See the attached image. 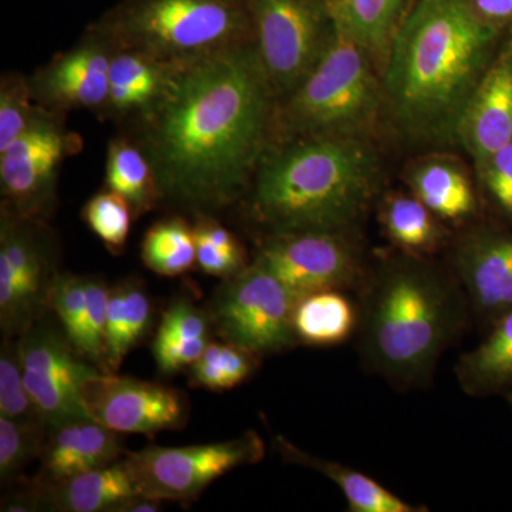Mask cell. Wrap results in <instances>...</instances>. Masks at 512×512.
Here are the masks:
<instances>
[{"instance_id":"cell-1","label":"cell","mask_w":512,"mask_h":512,"mask_svg":"<svg viewBox=\"0 0 512 512\" xmlns=\"http://www.w3.org/2000/svg\"><path fill=\"white\" fill-rule=\"evenodd\" d=\"M275 109L254 43L174 66L143 117L161 197L198 211L238 200L271 146Z\"/></svg>"},{"instance_id":"cell-2","label":"cell","mask_w":512,"mask_h":512,"mask_svg":"<svg viewBox=\"0 0 512 512\" xmlns=\"http://www.w3.org/2000/svg\"><path fill=\"white\" fill-rule=\"evenodd\" d=\"M510 30L478 18L467 0H416L382 70L384 109L400 133L424 146L458 144L468 104Z\"/></svg>"},{"instance_id":"cell-3","label":"cell","mask_w":512,"mask_h":512,"mask_svg":"<svg viewBox=\"0 0 512 512\" xmlns=\"http://www.w3.org/2000/svg\"><path fill=\"white\" fill-rule=\"evenodd\" d=\"M357 289L356 332L363 363L402 389L429 384L441 356L471 316L453 271L399 249L366 271Z\"/></svg>"},{"instance_id":"cell-4","label":"cell","mask_w":512,"mask_h":512,"mask_svg":"<svg viewBox=\"0 0 512 512\" xmlns=\"http://www.w3.org/2000/svg\"><path fill=\"white\" fill-rule=\"evenodd\" d=\"M252 181V214L271 234L352 232L379 194V158L366 138H295L272 143Z\"/></svg>"},{"instance_id":"cell-5","label":"cell","mask_w":512,"mask_h":512,"mask_svg":"<svg viewBox=\"0 0 512 512\" xmlns=\"http://www.w3.org/2000/svg\"><path fill=\"white\" fill-rule=\"evenodd\" d=\"M379 73L369 53L338 29L313 72L276 103L272 143L306 137L366 138L384 109Z\"/></svg>"},{"instance_id":"cell-6","label":"cell","mask_w":512,"mask_h":512,"mask_svg":"<svg viewBox=\"0 0 512 512\" xmlns=\"http://www.w3.org/2000/svg\"><path fill=\"white\" fill-rule=\"evenodd\" d=\"M97 28L171 67L254 43L248 0H123Z\"/></svg>"},{"instance_id":"cell-7","label":"cell","mask_w":512,"mask_h":512,"mask_svg":"<svg viewBox=\"0 0 512 512\" xmlns=\"http://www.w3.org/2000/svg\"><path fill=\"white\" fill-rule=\"evenodd\" d=\"M254 46L276 103L318 66L338 36L328 6L320 0H248Z\"/></svg>"},{"instance_id":"cell-8","label":"cell","mask_w":512,"mask_h":512,"mask_svg":"<svg viewBox=\"0 0 512 512\" xmlns=\"http://www.w3.org/2000/svg\"><path fill=\"white\" fill-rule=\"evenodd\" d=\"M299 299L264 266L252 262L225 279L212 299L210 320L225 342L254 355L295 348L293 313Z\"/></svg>"},{"instance_id":"cell-9","label":"cell","mask_w":512,"mask_h":512,"mask_svg":"<svg viewBox=\"0 0 512 512\" xmlns=\"http://www.w3.org/2000/svg\"><path fill=\"white\" fill-rule=\"evenodd\" d=\"M52 248L39 220L2 207L0 221V329L18 339L50 311L57 281Z\"/></svg>"},{"instance_id":"cell-10","label":"cell","mask_w":512,"mask_h":512,"mask_svg":"<svg viewBox=\"0 0 512 512\" xmlns=\"http://www.w3.org/2000/svg\"><path fill=\"white\" fill-rule=\"evenodd\" d=\"M265 443L255 431L237 439L197 446H150L128 451L126 460L141 494L160 501H191L229 471L256 464Z\"/></svg>"},{"instance_id":"cell-11","label":"cell","mask_w":512,"mask_h":512,"mask_svg":"<svg viewBox=\"0 0 512 512\" xmlns=\"http://www.w3.org/2000/svg\"><path fill=\"white\" fill-rule=\"evenodd\" d=\"M254 262L274 274L298 299L320 291L357 289L366 274L350 232L271 234Z\"/></svg>"},{"instance_id":"cell-12","label":"cell","mask_w":512,"mask_h":512,"mask_svg":"<svg viewBox=\"0 0 512 512\" xmlns=\"http://www.w3.org/2000/svg\"><path fill=\"white\" fill-rule=\"evenodd\" d=\"M18 343L26 386L49 427L90 419L80 389L100 370L76 352L64 330L43 316Z\"/></svg>"},{"instance_id":"cell-13","label":"cell","mask_w":512,"mask_h":512,"mask_svg":"<svg viewBox=\"0 0 512 512\" xmlns=\"http://www.w3.org/2000/svg\"><path fill=\"white\" fill-rule=\"evenodd\" d=\"M77 141L64 131L52 111L40 117L0 153L3 205L33 220L49 212L60 165L73 153Z\"/></svg>"},{"instance_id":"cell-14","label":"cell","mask_w":512,"mask_h":512,"mask_svg":"<svg viewBox=\"0 0 512 512\" xmlns=\"http://www.w3.org/2000/svg\"><path fill=\"white\" fill-rule=\"evenodd\" d=\"M80 394L90 419L119 434L154 436L187 421L184 394L164 384L99 372L82 384Z\"/></svg>"},{"instance_id":"cell-15","label":"cell","mask_w":512,"mask_h":512,"mask_svg":"<svg viewBox=\"0 0 512 512\" xmlns=\"http://www.w3.org/2000/svg\"><path fill=\"white\" fill-rule=\"evenodd\" d=\"M451 271L487 332L512 309V228L497 221L471 225L454 244Z\"/></svg>"},{"instance_id":"cell-16","label":"cell","mask_w":512,"mask_h":512,"mask_svg":"<svg viewBox=\"0 0 512 512\" xmlns=\"http://www.w3.org/2000/svg\"><path fill=\"white\" fill-rule=\"evenodd\" d=\"M114 47L113 40L96 26L83 43L36 74L30 83L36 99L56 110L106 107Z\"/></svg>"},{"instance_id":"cell-17","label":"cell","mask_w":512,"mask_h":512,"mask_svg":"<svg viewBox=\"0 0 512 512\" xmlns=\"http://www.w3.org/2000/svg\"><path fill=\"white\" fill-rule=\"evenodd\" d=\"M512 143V29L505 37L480 86L468 104L460 128L461 144L476 170L498 150Z\"/></svg>"},{"instance_id":"cell-18","label":"cell","mask_w":512,"mask_h":512,"mask_svg":"<svg viewBox=\"0 0 512 512\" xmlns=\"http://www.w3.org/2000/svg\"><path fill=\"white\" fill-rule=\"evenodd\" d=\"M119 433L93 419L70 421L49 427L43 447L42 470L35 478L39 485L59 483L94 468L123 458Z\"/></svg>"},{"instance_id":"cell-19","label":"cell","mask_w":512,"mask_h":512,"mask_svg":"<svg viewBox=\"0 0 512 512\" xmlns=\"http://www.w3.org/2000/svg\"><path fill=\"white\" fill-rule=\"evenodd\" d=\"M39 487L43 510L57 512H114L124 501L141 494L126 457Z\"/></svg>"},{"instance_id":"cell-20","label":"cell","mask_w":512,"mask_h":512,"mask_svg":"<svg viewBox=\"0 0 512 512\" xmlns=\"http://www.w3.org/2000/svg\"><path fill=\"white\" fill-rule=\"evenodd\" d=\"M116 47L111 57L106 109L116 116L143 119L163 96L173 67L137 50Z\"/></svg>"},{"instance_id":"cell-21","label":"cell","mask_w":512,"mask_h":512,"mask_svg":"<svg viewBox=\"0 0 512 512\" xmlns=\"http://www.w3.org/2000/svg\"><path fill=\"white\" fill-rule=\"evenodd\" d=\"M457 382L476 399L512 394V309L497 320L480 345L460 356Z\"/></svg>"},{"instance_id":"cell-22","label":"cell","mask_w":512,"mask_h":512,"mask_svg":"<svg viewBox=\"0 0 512 512\" xmlns=\"http://www.w3.org/2000/svg\"><path fill=\"white\" fill-rule=\"evenodd\" d=\"M275 450L286 463L296 464L318 471L333 481L348 501L352 512H426L424 505H414L402 500L399 495L384 488L373 478L335 461L313 456L308 451L285 439L275 436Z\"/></svg>"},{"instance_id":"cell-23","label":"cell","mask_w":512,"mask_h":512,"mask_svg":"<svg viewBox=\"0 0 512 512\" xmlns=\"http://www.w3.org/2000/svg\"><path fill=\"white\" fill-rule=\"evenodd\" d=\"M412 194L441 221L474 220L480 212V197L470 177L453 161L429 160L413 168L407 177Z\"/></svg>"},{"instance_id":"cell-24","label":"cell","mask_w":512,"mask_h":512,"mask_svg":"<svg viewBox=\"0 0 512 512\" xmlns=\"http://www.w3.org/2000/svg\"><path fill=\"white\" fill-rule=\"evenodd\" d=\"M412 0H339L333 9L336 26L363 47L382 76L387 53Z\"/></svg>"},{"instance_id":"cell-25","label":"cell","mask_w":512,"mask_h":512,"mask_svg":"<svg viewBox=\"0 0 512 512\" xmlns=\"http://www.w3.org/2000/svg\"><path fill=\"white\" fill-rule=\"evenodd\" d=\"M210 316L188 299L168 306L153 342L156 365L164 375L191 367L210 345Z\"/></svg>"},{"instance_id":"cell-26","label":"cell","mask_w":512,"mask_h":512,"mask_svg":"<svg viewBox=\"0 0 512 512\" xmlns=\"http://www.w3.org/2000/svg\"><path fill=\"white\" fill-rule=\"evenodd\" d=\"M150 325L151 302L143 285L127 281L110 289L104 332V373L119 372L128 353L147 335Z\"/></svg>"},{"instance_id":"cell-27","label":"cell","mask_w":512,"mask_h":512,"mask_svg":"<svg viewBox=\"0 0 512 512\" xmlns=\"http://www.w3.org/2000/svg\"><path fill=\"white\" fill-rule=\"evenodd\" d=\"M379 220L394 247L409 254H434L447 239L443 221L414 194L387 195L380 204Z\"/></svg>"},{"instance_id":"cell-28","label":"cell","mask_w":512,"mask_h":512,"mask_svg":"<svg viewBox=\"0 0 512 512\" xmlns=\"http://www.w3.org/2000/svg\"><path fill=\"white\" fill-rule=\"evenodd\" d=\"M293 329L298 343L313 348L342 345L356 332L357 306L345 291H320L296 303Z\"/></svg>"},{"instance_id":"cell-29","label":"cell","mask_w":512,"mask_h":512,"mask_svg":"<svg viewBox=\"0 0 512 512\" xmlns=\"http://www.w3.org/2000/svg\"><path fill=\"white\" fill-rule=\"evenodd\" d=\"M106 174L109 190L123 197L137 217L161 197L146 153L126 140L111 141Z\"/></svg>"},{"instance_id":"cell-30","label":"cell","mask_w":512,"mask_h":512,"mask_svg":"<svg viewBox=\"0 0 512 512\" xmlns=\"http://www.w3.org/2000/svg\"><path fill=\"white\" fill-rule=\"evenodd\" d=\"M141 259L158 275L184 274L197 262L194 228L181 218L158 222L144 237Z\"/></svg>"},{"instance_id":"cell-31","label":"cell","mask_w":512,"mask_h":512,"mask_svg":"<svg viewBox=\"0 0 512 512\" xmlns=\"http://www.w3.org/2000/svg\"><path fill=\"white\" fill-rule=\"evenodd\" d=\"M261 357L225 342H210L200 359L190 367L192 386L212 392L234 389L258 369Z\"/></svg>"},{"instance_id":"cell-32","label":"cell","mask_w":512,"mask_h":512,"mask_svg":"<svg viewBox=\"0 0 512 512\" xmlns=\"http://www.w3.org/2000/svg\"><path fill=\"white\" fill-rule=\"evenodd\" d=\"M0 416L49 427L26 386L18 339L3 338L0 348Z\"/></svg>"},{"instance_id":"cell-33","label":"cell","mask_w":512,"mask_h":512,"mask_svg":"<svg viewBox=\"0 0 512 512\" xmlns=\"http://www.w3.org/2000/svg\"><path fill=\"white\" fill-rule=\"evenodd\" d=\"M47 426L19 423L0 416V483L10 485L22 477L32 461L42 456Z\"/></svg>"},{"instance_id":"cell-34","label":"cell","mask_w":512,"mask_h":512,"mask_svg":"<svg viewBox=\"0 0 512 512\" xmlns=\"http://www.w3.org/2000/svg\"><path fill=\"white\" fill-rule=\"evenodd\" d=\"M30 83L20 76H8L0 87V153L18 140L47 111L33 104Z\"/></svg>"},{"instance_id":"cell-35","label":"cell","mask_w":512,"mask_h":512,"mask_svg":"<svg viewBox=\"0 0 512 512\" xmlns=\"http://www.w3.org/2000/svg\"><path fill=\"white\" fill-rule=\"evenodd\" d=\"M83 217L110 251H123L131 224V208L123 197L111 190L100 192L84 205Z\"/></svg>"},{"instance_id":"cell-36","label":"cell","mask_w":512,"mask_h":512,"mask_svg":"<svg viewBox=\"0 0 512 512\" xmlns=\"http://www.w3.org/2000/svg\"><path fill=\"white\" fill-rule=\"evenodd\" d=\"M50 311L55 313L73 348L79 353L83 343L86 316V276L63 274L57 276Z\"/></svg>"},{"instance_id":"cell-37","label":"cell","mask_w":512,"mask_h":512,"mask_svg":"<svg viewBox=\"0 0 512 512\" xmlns=\"http://www.w3.org/2000/svg\"><path fill=\"white\" fill-rule=\"evenodd\" d=\"M477 175L494 221L512 228V143L488 158Z\"/></svg>"},{"instance_id":"cell-38","label":"cell","mask_w":512,"mask_h":512,"mask_svg":"<svg viewBox=\"0 0 512 512\" xmlns=\"http://www.w3.org/2000/svg\"><path fill=\"white\" fill-rule=\"evenodd\" d=\"M474 13L495 28L512 29V0H467Z\"/></svg>"},{"instance_id":"cell-39","label":"cell","mask_w":512,"mask_h":512,"mask_svg":"<svg viewBox=\"0 0 512 512\" xmlns=\"http://www.w3.org/2000/svg\"><path fill=\"white\" fill-rule=\"evenodd\" d=\"M320 2L325 3V5L328 6L330 12H333V9L338 6L339 0H320Z\"/></svg>"},{"instance_id":"cell-40","label":"cell","mask_w":512,"mask_h":512,"mask_svg":"<svg viewBox=\"0 0 512 512\" xmlns=\"http://www.w3.org/2000/svg\"><path fill=\"white\" fill-rule=\"evenodd\" d=\"M505 400H507V402L510 403V406L512 407V394L511 396H508L507 399Z\"/></svg>"}]
</instances>
